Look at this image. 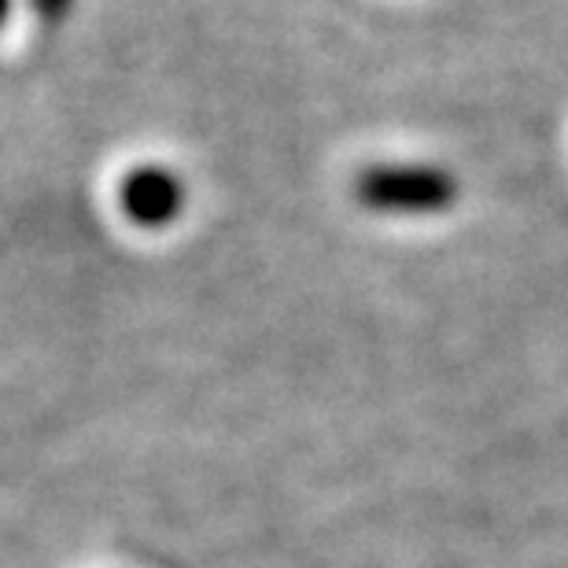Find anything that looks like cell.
<instances>
[{"instance_id":"3957f363","label":"cell","mask_w":568,"mask_h":568,"mask_svg":"<svg viewBox=\"0 0 568 568\" xmlns=\"http://www.w3.org/2000/svg\"><path fill=\"white\" fill-rule=\"evenodd\" d=\"M33 4H38V11H41L44 19H60L71 0H33Z\"/></svg>"},{"instance_id":"6da1fadb","label":"cell","mask_w":568,"mask_h":568,"mask_svg":"<svg viewBox=\"0 0 568 568\" xmlns=\"http://www.w3.org/2000/svg\"><path fill=\"white\" fill-rule=\"evenodd\" d=\"M355 200L377 214H436L458 203V181L425 163H377L355 178Z\"/></svg>"},{"instance_id":"7a4b0ae2","label":"cell","mask_w":568,"mask_h":568,"mask_svg":"<svg viewBox=\"0 0 568 568\" xmlns=\"http://www.w3.org/2000/svg\"><path fill=\"white\" fill-rule=\"evenodd\" d=\"M189 192L174 170L163 163H141L119 181V211L138 230H166L185 211Z\"/></svg>"},{"instance_id":"277c9868","label":"cell","mask_w":568,"mask_h":568,"mask_svg":"<svg viewBox=\"0 0 568 568\" xmlns=\"http://www.w3.org/2000/svg\"><path fill=\"white\" fill-rule=\"evenodd\" d=\"M11 4H16V0H0V30L8 27V19H11Z\"/></svg>"}]
</instances>
